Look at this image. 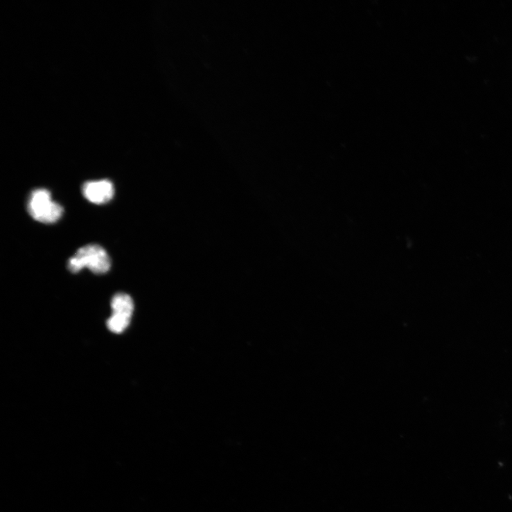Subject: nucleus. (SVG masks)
Returning a JSON list of instances; mask_svg holds the SVG:
<instances>
[{
    "mask_svg": "<svg viewBox=\"0 0 512 512\" xmlns=\"http://www.w3.org/2000/svg\"><path fill=\"white\" fill-rule=\"evenodd\" d=\"M111 266L109 254L98 245H89L79 249L68 261V269L73 274L87 267L94 274L101 275L109 272Z\"/></svg>",
    "mask_w": 512,
    "mask_h": 512,
    "instance_id": "obj_1",
    "label": "nucleus"
},
{
    "mask_svg": "<svg viewBox=\"0 0 512 512\" xmlns=\"http://www.w3.org/2000/svg\"><path fill=\"white\" fill-rule=\"evenodd\" d=\"M28 211L35 220L44 224H53L60 220L64 209L58 202L52 201L48 191L39 188L30 193Z\"/></svg>",
    "mask_w": 512,
    "mask_h": 512,
    "instance_id": "obj_2",
    "label": "nucleus"
},
{
    "mask_svg": "<svg viewBox=\"0 0 512 512\" xmlns=\"http://www.w3.org/2000/svg\"><path fill=\"white\" fill-rule=\"evenodd\" d=\"M112 315L107 321L109 330L115 334L123 333L129 326L134 310V303L126 293L116 294L112 301Z\"/></svg>",
    "mask_w": 512,
    "mask_h": 512,
    "instance_id": "obj_3",
    "label": "nucleus"
},
{
    "mask_svg": "<svg viewBox=\"0 0 512 512\" xmlns=\"http://www.w3.org/2000/svg\"><path fill=\"white\" fill-rule=\"evenodd\" d=\"M114 186L109 179L89 181L82 186V194L91 203L103 204L114 196Z\"/></svg>",
    "mask_w": 512,
    "mask_h": 512,
    "instance_id": "obj_4",
    "label": "nucleus"
}]
</instances>
